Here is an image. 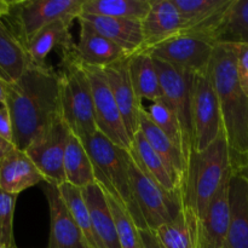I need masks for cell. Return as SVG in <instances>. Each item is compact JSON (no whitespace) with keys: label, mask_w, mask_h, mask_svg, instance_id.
Segmentation results:
<instances>
[{"label":"cell","mask_w":248,"mask_h":248,"mask_svg":"<svg viewBox=\"0 0 248 248\" xmlns=\"http://www.w3.org/2000/svg\"><path fill=\"white\" fill-rule=\"evenodd\" d=\"M150 5L152 0H84L81 14L142 22Z\"/></svg>","instance_id":"f546056e"},{"label":"cell","mask_w":248,"mask_h":248,"mask_svg":"<svg viewBox=\"0 0 248 248\" xmlns=\"http://www.w3.org/2000/svg\"><path fill=\"white\" fill-rule=\"evenodd\" d=\"M14 148H15V145L12 144V143L7 142L6 140H4V138L0 136V160H1L5 155L9 154V153L11 152Z\"/></svg>","instance_id":"f35d334b"},{"label":"cell","mask_w":248,"mask_h":248,"mask_svg":"<svg viewBox=\"0 0 248 248\" xmlns=\"http://www.w3.org/2000/svg\"><path fill=\"white\" fill-rule=\"evenodd\" d=\"M230 224L227 248H248V182L232 172L229 186Z\"/></svg>","instance_id":"7402d4cb"},{"label":"cell","mask_w":248,"mask_h":248,"mask_svg":"<svg viewBox=\"0 0 248 248\" xmlns=\"http://www.w3.org/2000/svg\"><path fill=\"white\" fill-rule=\"evenodd\" d=\"M50 208V241L48 248H89L69 207L63 200L57 186L45 184Z\"/></svg>","instance_id":"5bb4252c"},{"label":"cell","mask_w":248,"mask_h":248,"mask_svg":"<svg viewBox=\"0 0 248 248\" xmlns=\"http://www.w3.org/2000/svg\"><path fill=\"white\" fill-rule=\"evenodd\" d=\"M128 174L133 198L148 229L155 232L177 217L183 208L181 193H171L138 167L128 152Z\"/></svg>","instance_id":"52a82bcc"},{"label":"cell","mask_w":248,"mask_h":248,"mask_svg":"<svg viewBox=\"0 0 248 248\" xmlns=\"http://www.w3.org/2000/svg\"><path fill=\"white\" fill-rule=\"evenodd\" d=\"M212 41L215 45L248 44V0H234Z\"/></svg>","instance_id":"4dcf8cb0"},{"label":"cell","mask_w":248,"mask_h":248,"mask_svg":"<svg viewBox=\"0 0 248 248\" xmlns=\"http://www.w3.org/2000/svg\"><path fill=\"white\" fill-rule=\"evenodd\" d=\"M80 23L79 43L75 44L74 51L77 57L85 65L107 68L130 55L121 50L103 35L97 33L91 26L78 19Z\"/></svg>","instance_id":"ffe728a7"},{"label":"cell","mask_w":248,"mask_h":248,"mask_svg":"<svg viewBox=\"0 0 248 248\" xmlns=\"http://www.w3.org/2000/svg\"><path fill=\"white\" fill-rule=\"evenodd\" d=\"M128 69L135 91L140 101L162 99L159 72L154 58L147 50H140L128 57Z\"/></svg>","instance_id":"4316f807"},{"label":"cell","mask_w":248,"mask_h":248,"mask_svg":"<svg viewBox=\"0 0 248 248\" xmlns=\"http://www.w3.org/2000/svg\"><path fill=\"white\" fill-rule=\"evenodd\" d=\"M225 248H227V247H225Z\"/></svg>","instance_id":"ee69618b"},{"label":"cell","mask_w":248,"mask_h":248,"mask_svg":"<svg viewBox=\"0 0 248 248\" xmlns=\"http://www.w3.org/2000/svg\"><path fill=\"white\" fill-rule=\"evenodd\" d=\"M74 46L62 52L61 115L74 135L87 138L98 130L94 121L91 84L84 64L75 55Z\"/></svg>","instance_id":"5b68a950"},{"label":"cell","mask_w":248,"mask_h":248,"mask_svg":"<svg viewBox=\"0 0 248 248\" xmlns=\"http://www.w3.org/2000/svg\"><path fill=\"white\" fill-rule=\"evenodd\" d=\"M130 154L138 167L159 186L171 193H181V183L177 181L164 159L148 143L140 131L133 136Z\"/></svg>","instance_id":"603a6c76"},{"label":"cell","mask_w":248,"mask_h":248,"mask_svg":"<svg viewBox=\"0 0 248 248\" xmlns=\"http://www.w3.org/2000/svg\"><path fill=\"white\" fill-rule=\"evenodd\" d=\"M43 182H45L43 173L24 150L15 147L0 160V189L4 191L18 195Z\"/></svg>","instance_id":"d6986e66"},{"label":"cell","mask_w":248,"mask_h":248,"mask_svg":"<svg viewBox=\"0 0 248 248\" xmlns=\"http://www.w3.org/2000/svg\"><path fill=\"white\" fill-rule=\"evenodd\" d=\"M81 191L89 207L92 225L102 246L103 248H121L115 220L102 186L96 182L92 186L81 189Z\"/></svg>","instance_id":"cb8c5ba5"},{"label":"cell","mask_w":248,"mask_h":248,"mask_svg":"<svg viewBox=\"0 0 248 248\" xmlns=\"http://www.w3.org/2000/svg\"><path fill=\"white\" fill-rule=\"evenodd\" d=\"M12 1L9 0H0V19L5 18L11 11Z\"/></svg>","instance_id":"60d3db41"},{"label":"cell","mask_w":248,"mask_h":248,"mask_svg":"<svg viewBox=\"0 0 248 248\" xmlns=\"http://www.w3.org/2000/svg\"><path fill=\"white\" fill-rule=\"evenodd\" d=\"M31 64L26 47L4 19H0V79L9 84L15 82Z\"/></svg>","instance_id":"83f0119b"},{"label":"cell","mask_w":248,"mask_h":248,"mask_svg":"<svg viewBox=\"0 0 248 248\" xmlns=\"http://www.w3.org/2000/svg\"><path fill=\"white\" fill-rule=\"evenodd\" d=\"M78 19L91 26L127 55L131 56L144 48L142 22L89 14H81Z\"/></svg>","instance_id":"ac0fdd59"},{"label":"cell","mask_w":248,"mask_h":248,"mask_svg":"<svg viewBox=\"0 0 248 248\" xmlns=\"http://www.w3.org/2000/svg\"><path fill=\"white\" fill-rule=\"evenodd\" d=\"M215 47L206 36L182 33L147 51L156 60L196 74L210 68Z\"/></svg>","instance_id":"8fae6325"},{"label":"cell","mask_w":248,"mask_h":248,"mask_svg":"<svg viewBox=\"0 0 248 248\" xmlns=\"http://www.w3.org/2000/svg\"><path fill=\"white\" fill-rule=\"evenodd\" d=\"M84 67L91 84L97 130L119 148L130 152L132 140L126 131L123 116L114 98L104 69L85 64Z\"/></svg>","instance_id":"9c48e42d"},{"label":"cell","mask_w":248,"mask_h":248,"mask_svg":"<svg viewBox=\"0 0 248 248\" xmlns=\"http://www.w3.org/2000/svg\"><path fill=\"white\" fill-rule=\"evenodd\" d=\"M80 140L91 157L97 183L106 193L123 203L140 229H148L133 198L128 174V150L119 148L98 131L91 137Z\"/></svg>","instance_id":"277c9868"},{"label":"cell","mask_w":248,"mask_h":248,"mask_svg":"<svg viewBox=\"0 0 248 248\" xmlns=\"http://www.w3.org/2000/svg\"><path fill=\"white\" fill-rule=\"evenodd\" d=\"M191 126L193 147L201 152L212 144L223 130L217 93L211 77V68L193 75L191 82Z\"/></svg>","instance_id":"ba28073f"},{"label":"cell","mask_w":248,"mask_h":248,"mask_svg":"<svg viewBox=\"0 0 248 248\" xmlns=\"http://www.w3.org/2000/svg\"><path fill=\"white\" fill-rule=\"evenodd\" d=\"M232 174L229 145L222 130L217 140L206 149L189 153L188 169L181 190L184 207L193 210L199 218L202 217L211 200Z\"/></svg>","instance_id":"3957f363"},{"label":"cell","mask_w":248,"mask_h":248,"mask_svg":"<svg viewBox=\"0 0 248 248\" xmlns=\"http://www.w3.org/2000/svg\"><path fill=\"white\" fill-rule=\"evenodd\" d=\"M0 136L7 142L14 144V130H12V121L10 111L6 106L0 107ZM15 145V144H14Z\"/></svg>","instance_id":"8d00e7d4"},{"label":"cell","mask_w":248,"mask_h":248,"mask_svg":"<svg viewBox=\"0 0 248 248\" xmlns=\"http://www.w3.org/2000/svg\"><path fill=\"white\" fill-rule=\"evenodd\" d=\"M181 14L183 33L206 36L212 41L234 0H172ZM213 43V41H212ZM215 44V43H213Z\"/></svg>","instance_id":"4fadbf2b"},{"label":"cell","mask_w":248,"mask_h":248,"mask_svg":"<svg viewBox=\"0 0 248 248\" xmlns=\"http://www.w3.org/2000/svg\"><path fill=\"white\" fill-rule=\"evenodd\" d=\"M236 53V45H216L210 65L232 170L248 157V96L239 81Z\"/></svg>","instance_id":"7a4b0ae2"},{"label":"cell","mask_w":248,"mask_h":248,"mask_svg":"<svg viewBox=\"0 0 248 248\" xmlns=\"http://www.w3.org/2000/svg\"><path fill=\"white\" fill-rule=\"evenodd\" d=\"M232 172H234V173H237L239 176H241L245 181L248 182V157L240 165V166H237L236 169L232 170Z\"/></svg>","instance_id":"ab89813d"},{"label":"cell","mask_w":248,"mask_h":248,"mask_svg":"<svg viewBox=\"0 0 248 248\" xmlns=\"http://www.w3.org/2000/svg\"><path fill=\"white\" fill-rule=\"evenodd\" d=\"M144 48L149 50L183 33L181 14L172 0H152L150 10L142 21Z\"/></svg>","instance_id":"e0dca14e"},{"label":"cell","mask_w":248,"mask_h":248,"mask_svg":"<svg viewBox=\"0 0 248 248\" xmlns=\"http://www.w3.org/2000/svg\"><path fill=\"white\" fill-rule=\"evenodd\" d=\"M17 196L0 189V244L6 248H17L14 237V213Z\"/></svg>","instance_id":"e575fe53"},{"label":"cell","mask_w":248,"mask_h":248,"mask_svg":"<svg viewBox=\"0 0 248 248\" xmlns=\"http://www.w3.org/2000/svg\"><path fill=\"white\" fill-rule=\"evenodd\" d=\"M65 183L84 189L96 183L91 157L77 135L70 132L64 155Z\"/></svg>","instance_id":"f1b7e54d"},{"label":"cell","mask_w":248,"mask_h":248,"mask_svg":"<svg viewBox=\"0 0 248 248\" xmlns=\"http://www.w3.org/2000/svg\"><path fill=\"white\" fill-rule=\"evenodd\" d=\"M154 58V57H153ZM159 72L162 98L172 108L181 121L188 152L193 147V126H191V73L154 58Z\"/></svg>","instance_id":"7c38bea8"},{"label":"cell","mask_w":248,"mask_h":248,"mask_svg":"<svg viewBox=\"0 0 248 248\" xmlns=\"http://www.w3.org/2000/svg\"><path fill=\"white\" fill-rule=\"evenodd\" d=\"M104 191V190H103ZM107 202L110 207L111 215L115 220L116 232L121 248H143L140 228L127 212L123 203L104 191Z\"/></svg>","instance_id":"836d02e7"},{"label":"cell","mask_w":248,"mask_h":248,"mask_svg":"<svg viewBox=\"0 0 248 248\" xmlns=\"http://www.w3.org/2000/svg\"><path fill=\"white\" fill-rule=\"evenodd\" d=\"M147 111L152 120L173 140L174 144L184 153V155L188 159L189 152L188 148H186L183 128H182L178 116L172 110L171 107L162 98L159 101L152 102Z\"/></svg>","instance_id":"d6a6232c"},{"label":"cell","mask_w":248,"mask_h":248,"mask_svg":"<svg viewBox=\"0 0 248 248\" xmlns=\"http://www.w3.org/2000/svg\"><path fill=\"white\" fill-rule=\"evenodd\" d=\"M7 86H9V82L0 79V104H1V106H5V104H6Z\"/></svg>","instance_id":"b9f144b4"},{"label":"cell","mask_w":248,"mask_h":248,"mask_svg":"<svg viewBox=\"0 0 248 248\" xmlns=\"http://www.w3.org/2000/svg\"><path fill=\"white\" fill-rule=\"evenodd\" d=\"M58 189H60L64 202L69 207L70 212L74 216L89 248H103L97 237L93 225H92L91 216H90L89 207H87L86 201L82 195L81 189L75 188L69 183L62 184L58 186Z\"/></svg>","instance_id":"1f68e13d"},{"label":"cell","mask_w":248,"mask_h":248,"mask_svg":"<svg viewBox=\"0 0 248 248\" xmlns=\"http://www.w3.org/2000/svg\"><path fill=\"white\" fill-rule=\"evenodd\" d=\"M230 178L220 186L200 218L198 248H225L230 224Z\"/></svg>","instance_id":"2e32d148"},{"label":"cell","mask_w":248,"mask_h":248,"mask_svg":"<svg viewBox=\"0 0 248 248\" xmlns=\"http://www.w3.org/2000/svg\"><path fill=\"white\" fill-rule=\"evenodd\" d=\"M70 132V128L60 116L24 150L43 173L45 183L57 186L65 183L64 155Z\"/></svg>","instance_id":"30bf717a"},{"label":"cell","mask_w":248,"mask_h":248,"mask_svg":"<svg viewBox=\"0 0 248 248\" xmlns=\"http://www.w3.org/2000/svg\"><path fill=\"white\" fill-rule=\"evenodd\" d=\"M236 46V69L239 81L248 96V44H241Z\"/></svg>","instance_id":"d590c367"},{"label":"cell","mask_w":248,"mask_h":248,"mask_svg":"<svg viewBox=\"0 0 248 248\" xmlns=\"http://www.w3.org/2000/svg\"><path fill=\"white\" fill-rule=\"evenodd\" d=\"M128 57L104 68V73L123 116L126 131L132 140L133 136L140 131V116L143 107L131 80Z\"/></svg>","instance_id":"9a60e30c"},{"label":"cell","mask_w":248,"mask_h":248,"mask_svg":"<svg viewBox=\"0 0 248 248\" xmlns=\"http://www.w3.org/2000/svg\"><path fill=\"white\" fill-rule=\"evenodd\" d=\"M84 0H19L12 1L11 11L5 18L12 33L26 47L45 27L56 21L79 18Z\"/></svg>","instance_id":"8992f818"},{"label":"cell","mask_w":248,"mask_h":248,"mask_svg":"<svg viewBox=\"0 0 248 248\" xmlns=\"http://www.w3.org/2000/svg\"><path fill=\"white\" fill-rule=\"evenodd\" d=\"M70 26L72 22L61 19L41 29L26 46L31 64H47L46 57L56 47H60L62 52L70 50L75 45L70 35Z\"/></svg>","instance_id":"484cf974"},{"label":"cell","mask_w":248,"mask_h":248,"mask_svg":"<svg viewBox=\"0 0 248 248\" xmlns=\"http://www.w3.org/2000/svg\"><path fill=\"white\" fill-rule=\"evenodd\" d=\"M0 248H6V247H5V246H2V245L0 244Z\"/></svg>","instance_id":"7bdbcfd3"},{"label":"cell","mask_w":248,"mask_h":248,"mask_svg":"<svg viewBox=\"0 0 248 248\" xmlns=\"http://www.w3.org/2000/svg\"><path fill=\"white\" fill-rule=\"evenodd\" d=\"M14 130V144L26 150L61 115V77L52 67L31 64L7 86L6 104Z\"/></svg>","instance_id":"6da1fadb"},{"label":"cell","mask_w":248,"mask_h":248,"mask_svg":"<svg viewBox=\"0 0 248 248\" xmlns=\"http://www.w3.org/2000/svg\"><path fill=\"white\" fill-rule=\"evenodd\" d=\"M199 223L198 215L183 206L174 219L154 232L162 248H198Z\"/></svg>","instance_id":"d4e9b609"},{"label":"cell","mask_w":248,"mask_h":248,"mask_svg":"<svg viewBox=\"0 0 248 248\" xmlns=\"http://www.w3.org/2000/svg\"><path fill=\"white\" fill-rule=\"evenodd\" d=\"M140 131L143 133L148 143L152 145L153 149L164 159L182 186L188 169V159L184 153L174 144L173 140L152 120L144 108L140 111Z\"/></svg>","instance_id":"44dd1931"},{"label":"cell","mask_w":248,"mask_h":248,"mask_svg":"<svg viewBox=\"0 0 248 248\" xmlns=\"http://www.w3.org/2000/svg\"><path fill=\"white\" fill-rule=\"evenodd\" d=\"M140 239H142L143 248H162L157 241L156 235L150 229H140Z\"/></svg>","instance_id":"74e56055"}]
</instances>
